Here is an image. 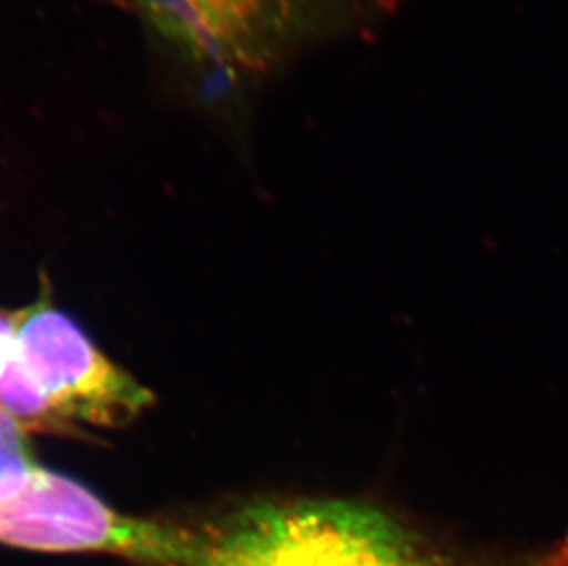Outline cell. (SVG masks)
Listing matches in <instances>:
<instances>
[{
	"label": "cell",
	"mask_w": 568,
	"mask_h": 566,
	"mask_svg": "<svg viewBox=\"0 0 568 566\" xmlns=\"http://www.w3.org/2000/svg\"><path fill=\"white\" fill-rule=\"evenodd\" d=\"M184 91L234 117L302 44L333 21V0H129Z\"/></svg>",
	"instance_id": "6da1fadb"
},
{
	"label": "cell",
	"mask_w": 568,
	"mask_h": 566,
	"mask_svg": "<svg viewBox=\"0 0 568 566\" xmlns=\"http://www.w3.org/2000/svg\"><path fill=\"white\" fill-rule=\"evenodd\" d=\"M193 566H447L379 509L344 501L265 503L199 534Z\"/></svg>",
	"instance_id": "7a4b0ae2"
},
{
	"label": "cell",
	"mask_w": 568,
	"mask_h": 566,
	"mask_svg": "<svg viewBox=\"0 0 568 566\" xmlns=\"http://www.w3.org/2000/svg\"><path fill=\"white\" fill-rule=\"evenodd\" d=\"M0 543L36 552H108L155 566H193L199 534L129 517L89 487L39 465L19 497L0 503Z\"/></svg>",
	"instance_id": "3957f363"
},
{
	"label": "cell",
	"mask_w": 568,
	"mask_h": 566,
	"mask_svg": "<svg viewBox=\"0 0 568 566\" xmlns=\"http://www.w3.org/2000/svg\"><path fill=\"white\" fill-rule=\"evenodd\" d=\"M17 313V333L28 370L55 416L92 427H124L153 405V394L105 357L78 322L50 302Z\"/></svg>",
	"instance_id": "277c9868"
},
{
	"label": "cell",
	"mask_w": 568,
	"mask_h": 566,
	"mask_svg": "<svg viewBox=\"0 0 568 566\" xmlns=\"http://www.w3.org/2000/svg\"><path fill=\"white\" fill-rule=\"evenodd\" d=\"M0 406L27 431H67L28 370L22 355L17 313L0 310Z\"/></svg>",
	"instance_id": "5b68a950"
},
{
	"label": "cell",
	"mask_w": 568,
	"mask_h": 566,
	"mask_svg": "<svg viewBox=\"0 0 568 566\" xmlns=\"http://www.w3.org/2000/svg\"><path fill=\"white\" fill-rule=\"evenodd\" d=\"M27 428L0 406V503L19 497L39 469Z\"/></svg>",
	"instance_id": "8992f818"
},
{
	"label": "cell",
	"mask_w": 568,
	"mask_h": 566,
	"mask_svg": "<svg viewBox=\"0 0 568 566\" xmlns=\"http://www.w3.org/2000/svg\"><path fill=\"white\" fill-rule=\"evenodd\" d=\"M98 2H109V4H114L116 8H128L129 10L128 0H98Z\"/></svg>",
	"instance_id": "52a82bcc"
}]
</instances>
